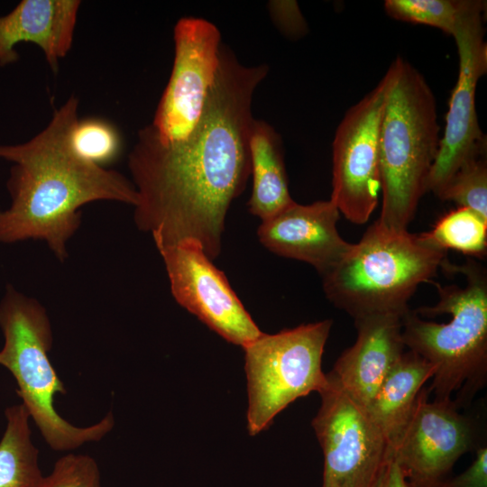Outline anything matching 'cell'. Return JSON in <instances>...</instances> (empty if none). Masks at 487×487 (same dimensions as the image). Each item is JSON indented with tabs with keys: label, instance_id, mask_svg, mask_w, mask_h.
<instances>
[{
	"label": "cell",
	"instance_id": "cell-7",
	"mask_svg": "<svg viewBox=\"0 0 487 487\" xmlns=\"http://www.w3.org/2000/svg\"><path fill=\"white\" fill-rule=\"evenodd\" d=\"M332 320L300 325L246 345L247 427L253 436L300 397L319 392L326 383L321 363Z\"/></svg>",
	"mask_w": 487,
	"mask_h": 487
},
{
	"label": "cell",
	"instance_id": "cell-27",
	"mask_svg": "<svg viewBox=\"0 0 487 487\" xmlns=\"http://www.w3.org/2000/svg\"><path fill=\"white\" fill-rule=\"evenodd\" d=\"M377 487H409L396 462L391 458Z\"/></svg>",
	"mask_w": 487,
	"mask_h": 487
},
{
	"label": "cell",
	"instance_id": "cell-22",
	"mask_svg": "<svg viewBox=\"0 0 487 487\" xmlns=\"http://www.w3.org/2000/svg\"><path fill=\"white\" fill-rule=\"evenodd\" d=\"M70 143L79 157L101 167L114 161L121 149L116 129L99 118L78 120L70 133Z\"/></svg>",
	"mask_w": 487,
	"mask_h": 487
},
{
	"label": "cell",
	"instance_id": "cell-19",
	"mask_svg": "<svg viewBox=\"0 0 487 487\" xmlns=\"http://www.w3.org/2000/svg\"><path fill=\"white\" fill-rule=\"evenodd\" d=\"M6 428L0 441V487H38L43 478L38 449L31 439L30 415L23 404L5 409Z\"/></svg>",
	"mask_w": 487,
	"mask_h": 487
},
{
	"label": "cell",
	"instance_id": "cell-12",
	"mask_svg": "<svg viewBox=\"0 0 487 487\" xmlns=\"http://www.w3.org/2000/svg\"><path fill=\"white\" fill-rule=\"evenodd\" d=\"M483 13L467 17L453 35L459 68L427 182V191L436 196L464 163L485 154L486 141L479 125L475 104L478 81L487 71Z\"/></svg>",
	"mask_w": 487,
	"mask_h": 487
},
{
	"label": "cell",
	"instance_id": "cell-17",
	"mask_svg": "<svg viewBox=\"0 0 487 487\" xmlns=\"http://www.w3.org/2000/svg\"><path fill=\"white\" fill-rule=\"evenodd\" d=\"M435 372L427 360L411 350L404 351L366 409L386 438L390 452L404 430L420 391Z\"/></svg>",
	"mask_w": 487,
	"mask_h": 487
},
{
	"label": "cell",
	"instance_id": "cell-24",
	"mask_svg": "<svg viewBox=\"0 0 487 487\" xmlns=\"http://www.w3.org/2000/svg\"><path fill=\"white\" fill-rule=\"evenodd\" d=\"M38 487H101L97 464L87 455H64Z\"/></svg>",
	"mask_w": 487,
	"mask_h": 487
},
{
	"label": "cell",
	"instance_id": "cell-3",
	"mask_svg": "<svg viewBox=\"0 0 487 487\" xmlns=\"http://www.w3.org/2000/svg\"><path fill=\"white\" fill-rule=\"evenodd\" d=\"M448 266L464 275V285H437L436 305L409 309L401 319L402 340L435 367L428 387L434 400L456 392L460 409L487 382V276L473 261Z\"/></svg>",
	"mask_w": 487,
	"mask_h": 487
},
{
	"label": "cell",
	"instance_id": "cell-5",
	"mask_svg": "<svg viewBox=\"0 0 487 487\" xmlns=\"http://www.w3.org/2000/svg\"><path fill=\"white\" fill-rule=\"evenodd\" d=\"M446 252L421 235L376 220L347 254L324 273L325 295L354 319L374 314L404 316L421 283L433 279Z\"/></svg>",
	"mask_w": 487,
	"mask_h": 487
},
{
	"label": "cell",
	"instance_id": "cell-1",
	"mask_svg": "<svg viewBox=\"0 0 487 487\" xmlns=\"http://www.w3.org/2000/svg\"><path fill=\"white\" fill-rule=\"evenodd\" d=\"M265 64L248 67L221 45L202 115L183 140L164 142L142 128L128 157L138 195L134 220L159 251L194 241L216 258L232 201L251 175L249 133L255 88Z\"/></svg>",
	"mask_w": 487,
	"mask_h": 487
},
{
	"label": "cell",
	"instance_id": "cell-10",
	"mask_svg": "<svg viewBox=\"0 0 487 487\" xmlns=\"http://www.w3.org/2000/svg\"><path fill=\"white\" fill-rule=\"evenodd\" d=\"M423 388L411 416L391 451L409 487H437L465 453L479 446L478 427L453 399L429 401Z\"/></svg>",
	"mask_w": 487,
	"mask_h": 487
},
{
	"label": "cell",
	"instance_id": "cell-15",
	"mask_svg": "<svg viewBox=\"0 0 487 487\" xmlns=\"http://www.w3.org/2000/svg\"><path fill=\"white\" fill-rule=\"evenodd\" d=\"M402 317L387 313L354 319L356 340L341 354L328 372L365 409L405 351Z\"/></svg>",
	"mask_w": 487,
	"mask_h": 487
},
{
	"label": "cell",
	"instance_id": "cell-23",
	"mask_svg": "<svg viewBox=\"0 0 487 487\" xmlns=\"http://www.w3.org/2000/svg\"><path fill=\"white\" fill-rule=\"evenodd\" d=\"M484 155L464 163L437 197L470 208L487 219V164Z\"/></svg>",
	"mask_w": 487,
	"mask_h": 487
},
{
	"label": "cell",
	"instance_id": "cell-25",
	"mask_svg": "<svg viewBox=\"0 0 487 487\" xmlns=\"http://www.w3.org/2000/svg\"><path fill=\"white\" fill-rule=\"evenodd\" d=\"M272 21L289 38H299L307 31V23L295 1H271L268 5Z\"/></svg>",
	"mask_w": 487,
	"mask_h": 487
},
{
	"label": "cell",
	"instance_id": "cell-9",
	"mask_svg": "<svg viewBox=\"0 0 487 487\" xmlns=\"http://www.w3.org/2000/svg\"><path fill=\"white\" fill-rule=\"evenodd\" d=\"M388 76L358 103L338 124L332 144L330 199L350 222L365 224L379 201L381 190L379 133Z\"/></svg>",
	"mask_w": 487,
	"mask_h": 487
},
{
	"label": "cell",
	"instance_id": "cell-26",
	"mask_svg": "<svg viewBox=\"0 0 487 487\" xmlns=\"http://www.w3.org/2000/svg\"><path fill=\"white\" fill-rule=\"evenodd\" d=\"M437 487H487V447L480 446L470 466L462 473L443 481Z\"/></svg>",
	"mask_w": 487,
	"mask_h": 487
},
{
	"label": "cell",
	"instance_id": "cell-20",
	"mask_svg": "<svg viewBox=\"0 0 487 487\" xmlns=\"http://www.w3.org/2000/svg\"><path fill=\"white\" fill-rule=\"evenodd\" d=\"M384 9L391 18L428 25L453 36L464 21L485 12L481 0H386Z\"/></svg>",
	"mask_w": 487,
	"mask_h": 487
},
{
	"label": "cell",
	"instance_id": "cell-13",
	"mask_svg": "<svg viewBox=\"0 0 487 487\" xmlns=\"http://www.w3.org/2000/svg\"><path fill=\"white\" fill-rule=\"evenodd\" d=\"M176 301L226 341L244 347L262 332L198 243L159 251Z\"/></svg>",
	"mask_w": 487,
	"mask_h": 487
},
{
	"label": "cell",
	"instance_id": "cell-18",
	"mask_svg": "<svg viewBox=\"0 0 487 487\" xmlns=\"http://www.w3.org/2000/svg\"><path fill=\"white\" fill-rule=\"evenodd\" d=\"M249 151L253 177L249 211L263 221L294 202L289 190L280 135L266 122L253 118Z\"/></svg>",
	"mask_w": 487,
	"mask_h": 487
},
{
	"label": "cell",
	"instance_id": "cell-14",
	"mask_svg": "<svg viewBox=\"0 0 487 487\" xmlns=\"http://www.w3.org/2000/svg\"><path fill=\"white\" fill-rule=\"evenodd\" d=\"M339 217L340 213L331 199L309 205L294 201L262 221L257 234L271 252L305 262L323 275L335 266L353 245L337 231Z\"/></svg>",
	"mask_w": 487,
	"mask_h": 487
},
{
	"label": "cell",
	"instance_id": "cell-6",
	"mask_svg": "<svg viewBox=\"0 0 487 487\" xmlns=\"http://www.w3.org/2000/svg\"><path fill=\"white\" fill-rule=\"evenodd\" d=\"M0 327L5 336L0 364L14 377L22 404L52 449L73 450L102 439L112 430V412L96 424L80 427L56 411L55 395L65 394L66 389L48 357L51 327L45 308L37 300L9 286L0 304Z\"/></svg>",
	"mask_w": 487,
	"mask_h": 487
},
{
	"label": "cell",
	"instance_id": "cell-11",
	"mask_svg": "<svg viewBox=\"0 0 487 487\" xmlns=\"http://www.w3.org/2000/svg\"><path fill=\"white\" fill-rule=\"evenodd\" d=\"M221 35L212 23L184 17L174 28L171 74L151 124L164 142L185 139L196 127L219 64Z\"/></svg>",
	"mask_w": 487,
	"mask_h": 487
},
{
	"label": "cell",
	"instance_id": "cell-21",
	"mask_svg": "<svg viewBox=\"0 0 487 487\" xmlns=\"http://www.w3.org/2000/svg\"><path fill=\"white\" fill-rule=\"evenodd\" d=\"M421 235L443 251L483 256L487 250V219L470 208L458 207L444 215L430 231Z\"/></svg>",
	"mask_w": 487,
	"mask_h": 487
},
{
	"label": "cell",
	"instance_id": "cell-8",
	"mask_svg": "<svg viewBox=\"0 0 487 487\" xmlns=\"http://www.w3.org/2000/svg\"><path fill=\"white\" fill-rule=\"evenodd\" d=\"M326 374L312 420L324 456L322 487H377L391 458L388 442L366 409Z\"/></svg>",
	"mask_w": 487,
	"mask_h": 487
},
{
	"label": "cell",
	"instance_id": "cell-2",
	"mask_svg": "<svg viewBox=\"0 0 487 487\" xmlns=\"http://www.w3.org/2000/svg\"><path fill=\"white\" fill-rule=\"evenodd\" d=\"M78 99L71 96L47 126L26 142L0 145V158L14 162L7 181L11 207L0 212V242L44 240L60 261L81 222L78 208L96 200L135 206L138 195L124 175L79 157L70 133Z\"/></svg>",
	"mask_w": 487,
	"mask_h": 487
},
{
	"label": "cell",
	"instance_id": "cell-16",
	"mask_svg": "<svg viewBox=\"0 0 487 487\" xmlns=\"http://www.w3.org/2000/svg\"><path fill=\"white\" fill-rule=\"evenodd\" d=\"M78 0H23L10 13L0 16V66L18 60L15 46L32 42L41 49L53 72L69 51Z\"/></svg>",
	"mask_w": 487,
	"mask_h": 487
},
{
	"label": "cell",
	"instance_id": "cell-4",
	"mask_svg": "<svg viewBox=\"0 0 487 487\" xmlns=\"http://www.w3.org/2000/svg\"><path fill=\"white\" fill-rule=\"evenodd\" d=\"M388 87L380 125L379 155L383 225L406 230L427 191L440 133L433 91L401 57L386 71Z\"/></svg>",
	"mask_w": 487,
	"mask_h": 487
}]
</instances>
